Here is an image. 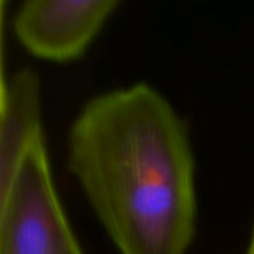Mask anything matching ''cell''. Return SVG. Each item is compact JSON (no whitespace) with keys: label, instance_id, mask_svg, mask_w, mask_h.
Masks as SVG:
<instances>
[{"label":"cell","instance_id":"6da1fadb","mask_svg":"<svg viewBox=\"0 0 254 254\" xmlns=\"http://www.w3.org/2000/svg\"><path fill=\"white\" fill-rule=\"evenodd\" d=\"M68 168L121 254H185L195 164L171 104L138 83L89 100L71 125Z\"/></svg>","mask_w":254,"mask_h":254},{"label":"cell","instance_id":"7a4b0ae2","mask_svg":"<svg viewBox=\"0 0 254 254\" xmlns=\"http://www.w3.org/2000/svg\"><path fill=\"white\" fill-rule=\"evenodd\" d=\"M0 254H83L58 199L43 138L0 196Z\"/></svg>","mask_w":254,"mask_h":254},{"label":"cell","instance_id":"3957f363","mask_svg":"<svg viewBox=\"0 0 254 254\" xmlns=\"http://www.w3.org/2000/svg\"><path fill=\"white\" fill-rule=\"evenodd\" d=\"M118 6V0H27L13 18V31L30 54L68 61L86 49Z\"/></svg>","mask_w":254,"mask_h":254},{"label":"cell","instance_id":"277c9868","mask_svg":"<svg viewBox=\"0 0 254 254\" xmlns=\"http://www.w3.org/2000/svg\"><path fill=\"white\" fill-rule=\"evenodd\" d=\"M40 138L39 82L31 70L21 68L1 85L0 196L9 190L27 153Z\"/></svg>","mask_w":254,"mask_h":254},{"label":"cell","instance_id":"5b68a950","mask_svg":"<svg viewBox=\"0 0 254 254\" xmlns=\"http://www.w3.org/2000/svg\"><path fill=\"white\" fill-rule=\"evenodd\" d=\"M249 254H254V238H253V243H252V246H250V252Z\"/></svg>","mask_w":254,"mask_h":254}]
</instances>
